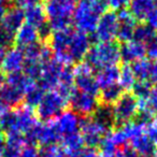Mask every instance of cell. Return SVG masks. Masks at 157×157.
<instances>
[{
	"mask_svg": "<svg viewBox=\"0 0 157 157\" xmlns=\"http://www.w3.org/2000/svg\"><path fill=\"white\" fill-rule=\"evenodd\" d=\"M48 48L54 59L63 66L81 63L92 48L90 36L68 28L54 31L48 38Z\"/></svg>",
	"mask_w": 157,
	"mask_h": 157,
	"instance_id": "1",
	"label": "cell"
},
{
	"mask_svg": "<svg viewBox=\"0 0 157 157\" xmlns=\"http://www.w3.org/2000/svg\"><path fill=\"white\" fill-rule=\"evenodd\" d=\"M103 0H80L76 2L72 23H74L76 30L86 35L94 33L100 16L105 12Z\"/></svg>",
	"mask_w": 157,
	"mask_h": 157,
	"instance_id": "2",
	"label": "cell"
},
{
	"mask_svg": "<svg viewBox=\"0 0 157 157\" xmlns=\"http://www.w3.org/2000/svg\"><path fill=\"white\" fill-rule=\"evenodd\" d=\"M78 0H48L44 7L48 24L53 31L65 30L72 24Z\"/></svg>",
	"mask_w": 157,
	"mask_h": 157,
	"instance_id": "3",
	"label": "cell"
},
{
	"mask_svg": "<svg viewBox=\"0 0 157 157\" xmlns=\"http://www.w3.org/2000/svg\"><path fill=\"white\" fill-rule=\"evenodd\" d=\"M85 63L94 69L116 66L121 60L120 46L115 42H98L90 48Z\"/></svg>",
	"mask_w": 157,
	"mask_h": 157,
	"instance_id": "4",
	"label": "cell"
},
{
	"mask_svg": "<svg viewBox=\"0 0 157 157\" xmlns=\"http://www.w3.org/2000/svg\"><path fill=\"white\" fill-rule=\"evenodd\" d=\"M67 105L68 99L57 90L45 92L41 102L37 107L36 115L43 123H51L65 111Z\"/></svg>",
	"mask_w": 157,
	"mask_h": 157,
	"instance_id": "5",
	"label": "cell"
},
{
	"mask_svg": "<svg viewBox=\"0 0 157 157\" xmlns=\"http://www.w3.org/2000/svg\"><path fill=\"white\" fill-rule=\"evenodd\" d=\"M139 110V102L132 94H123L112 107L116 126H123L132 122Z\"/></svg>",
	"mask_w": 157,
	"mask_h": 157,
	"instance_id": "6",
	"label": "cell"
},
{
	"mask_svg": "<svg viewBox=\"0 0 157 157\" xmlns=\"http://www.w3.org/2000/svg\"><path fill=\"white\" fill-rule=\"evenodd\" d=\"M26 145L46 146L56 144L59 141V137L55 130L52 123H37L29 131L24 135Z\"/></svg>",
	"mask_w": 157,
	"mask_h": 157,
	"instance_id": "7",
	"label": "cell"
},
{
	"mask_svg": "<svg viewBox=\"0 0 157 157\" xmlns=\"http://www.w3.org/2000/svg\"><path fill=\"white\" fill-rule=\"evenodd\" d=\"M74 76V88L80 92L87 93L97 96L99 93V87L97 85L96 78L93 75L94 70L86 63H78L75 67L72 68Z\"/></svg>",
	"mask_w": 157,
	"mask_h": 157,
	"instance_id": "8",
	"label": "cell"
},
{
	"mask_svg": "<svg viewBox=\"0 0 157 157\" xmlns=\"http://www.w3.org/2000/svg\"><path fill=\"white\" fill-rule=\"evenodd\" d=\"M80 132H81L84 145L86 147L95 148L97 146H100L102 140L110 131H108L105 127H102L92 117H82Z\"/></svg>",
	"mask_w": 157,
	"mask_h": 157,
	"instance_id": "9",
	"label": "cell"
},
{
	"mask_svg": "<svg viewBox=\"0 0 157 157\" xmlns=\"http://www.w3.org/2000/svg\"><path fill=\"white\" fill-rule=\"evenodd\" d=\"M68 103L71 105V111L76 113L78 116L87 117L95 113L97 108L99 107V100L97 96L90 95L87 93L80 92L74 88L73 93L69 97Z\"/></svg>",
	"mask_w": 157,
	"mask_h": 157,
	"instance_id": "10",
	"label": "cell"
},
{
	"mask_svg": "<svg viewBox=\"0 0 157 157\" xmlns=\"http://www.w3.org/2000/svg\"><path fill=\"white\" fill-rule=\"evenodd\" d=\"M118 16L115 11H105L100 16L94 31L95 39L98 42H113L117 36Z\"/></svg>",
	"mask_w": 157,
	"mask_h": 157,
	"instance_id": "11",
	"label": "cell"
},
{
	"mask_svg": "<svg viewBox=\"0 0 157 157\" xmlns=\"http://www.w3.org/2000/svg\"><path fill=\"white\" fill-rule=\"evenodd\" d=\"M63 68L65 66L54 58L50 59L42 65V73L36 83L44 90H55L59 83Z\"/></svg>",
	"mask_w": 157,
	"mask_h": 157,
	"instance_id": "12",
	"label": "cell"
},
{
	"mask_svg": "<svg viewBox=\"0 0 157 157\" xmlns=\"http://www.w3.org/2000/svg\"><path fill=\"white\" fill-rule=\"evenodd\" d=\"M81 118L73 111H63L58 117L51 122L58 135L59 141L67 136L80 132Z\"/></svg>",
	"mask_w": 157,
	"mask_h": 157,
	"instance_id": "13",
	"label": "cell"
},
{
	"mask_svg": "<svg viewBox=\"0 0 157 157\" xmlns=\"http://www.w3.org/2000/svg\"><path fill=\"white\" fill-rule=\"evenodd\" d=\"M25 65V56L24 52L21 48L13 46L10 50L6 51L5 57H3L2 65L0 70L8 75V74L16 73V72L23 71Z\"/></svg>",
	"mask_w": 157,
	"mask_h": 157,
	"instance_id": "14",
	"label": "cell"
},
{
	"mask_svg": "<svg viewBox=\"0 0 157 157\" xmlns=\"http://www.w3.org/2000/svg\"><path fill=\"white\" fill-rule=\"evenodd\" d=\"M132 71L137 81H144L152 84H157V63L154 60L142 59L137 63H133Z\"/></svg>",
	"mask_w": 157,
	"mask_h": 157,
	"instance_id": "15",
	"label": "cell"
},
{
	"mask_svg": "<svg viewBox=\"0 0 157 157\" xmlns=\"http://www.w3.org/2000/svg\"><path fill=\"white\" fill-rule=\"evenodd\" d=\"M118 29H117V38L121 42L126 43L132 40L133 33H135L137 21L131 16L127 9H123L118 11Z\"/></svg>",
	"mask_w": 157,
	"mask_h": 157,
	"instance_id": "16",
	"label": "cell"
},
{
	"mask_svg": "<svg viewBox=\"0 0 157 157\" xmlns=\"http://www.w3.org/2000/svg\"><path fill=\"white\" fill-rule=\"evenodd\" d=\"M120 54L121 59L124 63H126V65L137 63V61L144 59V57L146 56L145 45L131 40V41L124 43L122 48H120Z\"/></svg>",
	"mask_w": 157,
	"mask_h": 157,
	"instance_id": "17",
	"label": "cell"
},
{
	"mask_svg": "<svg viewBox=\"0 0 157 157\" xmlns=\"http://www.w3.org/2000/svg\"><path fill=\"white\" fill-rule=\"evenodd\" d=\"M15 112L18 132L22 135H25L38 123L37 115L33 112V109L27 105H20L15 109Z\"/></svg>",
	"mask_w": 157,
	"mask_h": 157,
	"instance_id": "18",
	"label": "cell"
},
{
	"mask_svg": "<svg viewBox=\"0 0 157 157\" xmlns=\"http://www.w3.org/2000/svg\"><path fill=\"white\" fill-rule=\"evenodd\" d=\"M39 42V33L36 27L24 23L15 33V45L25 48L31 44Z\"/></svg>",
	"mask_w": 157,
	"mask_h": 157,
	"instance_id": "19",
	"label": "cell"
},
{
	"mask_svg": "<svg viewBox=\"0 0 157 157\" xmlns=\"http://www.w3.org/2000/svg\"><path fill=\"white\" fill-rule=\"evenodd\" d=\"M129 13L136 21L144 22L155 7V0H130L129 1Z\"/></svg>",
	"mask_w": 157,
	"mask_h": 157,
	"instance_id": "20",
	"label": "cell"
},
{
	"mask_svg": "<svg viewBox=\"0 0 157 157\" xmlns=\"http://www.w3.org/2000/svg\"><path fill=\"white\" fill-rule=\"evenodd\" d=\"M24 99V94L14 86L10 85L6 82L0 87V101L5 103L9 109L17 108L22 105V101Z\"/></svg>",
	"mask_w": 157,
	"mask_h": 157,
	"instance_id": "21",
	"label": "cell"
},
{
	"mask_svg": "<svg viewBox=\"0 0 157 157\" xmlns=\"http://www.w3.org/2000/svg\"><path fill=\"white\" fill-rule=\"evenodd\" d=\"M130 146L139 157H155L157 146L148 139L145 132L131 139Z\"/></svg>",
	"mask_w": 157,
	"mask_h": 157,
	"instance_id": "22",
	"label": "cell"
},
{
	"mask_svg": "<svg viewBox=\"0 0 157 157\" xmlns=\"http://www.w3.org/2000/svg\"><path fill=\"white\" fill-rule=\"evenodd\" d=\"M24 15L25 23L36 27V28H39L42 25L48 23L45 10H44V7L41 3L26 7L24 10Z\"/></svg>",
	"mask_w": 157,
	"mask_h": 157,
	"instance_id": "23",
	"label": "cell"
},
{
	"mask_svg": "<svg viewBox=\"0 0 157 157\" xmlns=\"http://www.w3.org/2000/svg\"><path fill=\"white\" fill-rule=\"evenodd\" d=\"M0 23L3 26L7 27L8 29H10V30L16 33L18 28L25 23L24 9L16 7H10Z\"/></svg>",
	"mask_w": 157,
	"mask_h": 157,
	"instance_id": "24",
	"label": "cell"
},
{
	"mask_svg": "<svg viewBox=\"0 0 157 157\" xmlns=\"http://www.w3.org/2000/svg\"><path fill=\"white\" fill-rule=\"evenodd\" d=\"M95 78H96L99 90L108 87V86L117 84L118 78H120V68L117 66L102 68L98 71Z\"/></svg>",
	"mask_w": 157,
	"mask_h": 157,
	"instance_id": "25",
	"label": "cell"
},
{
	"mask_svg": "<svg viewBox=\"0 0 157 157\" xmlns=\"http://www.w3.org/2000/svg\"><path fill=\"white\" fill-rule=\"evenodd\" d=\"M92 118L99 123L102 127H105L108 131H112V128L115 126L111 105H99L95 113L92 115Z\"/></svg>",
	"mask_w": 157,
	"mask_h": 157,
	"instance_id": "26",
	"label": "cell"
},
{
	"mask_svg": "<svg viewBox=\"0 0 157 157\" xmlns=\"http://www.w3.org/2000/svg\"><path fill=\"white\" fill-rule=\"evenodd\" d=\"M6 82L10 85L16 87L17 90H20L23 94H25L36 83L31 78H29L26 74H24L23 71L6 75Z\"/></svg>",
	"mask_w": 157,
	"mask_h": 157,
	"instance_id": "27",
	"label": "cell"
},
{
	"mask_svg": "<svg viewBox=\"0 0 157 157\" xmlns=\"http://www.w3.org/2000/svg\"><path fill=\"white\" fill-rule=\"evenodd\" d=\"M123 94H124V90L121 87L120 84H114L100 90V100L102 105H114Z\"/></svg>",
	"mask_w": 157,
	"mask_h": 157,
	"instance_id": "28",
	"label": "cell"
},
{
	"mask_svg": "<svg viewBox=\"0 0 157 157\" xmlns=\"http://www.w3.org/2000/svg\"><path fill=\"white\" fill-rule=\"evenodd\" d=\"M44 94H45V90H42L37 83H35L24 94V99L23 100L25 101V105L31 108V109L37 108L38 105L41 102Z\"/></svg>",
	"mask_w": 157,
	"mask_h": 157,
	"instance_id": "29",
	"label": "cell"
},
{
	"mask_svg": "<svg viewBox=\"0 0 157 157\" xmlns=\"http://www.w3.org/2000/svg\"><path fill=\"white\" fill-rule=\"evenodd\" d=\"M60 141L63 143V148L66 151L67 155L70 154V153L76 152V151L84 147V142L83 139H82L81 132L67 136V137L63 138Z\"/></svg>",
	"mask_w": 157,
	"mask_h": 157,
	"instance_id": "30",
	"label": "cell"
},
{
	"mask_svg": "<svg viewBox=\"0 0 157 157\" xmlns=\"http://www.w3.org/2000/svg\"><path fill=\"white\" fill-rule=\"evenodd\" d=\"M137 82V78L132 71V68L130 65H125L122 69H120V78L118 84L124 90H129L132 88L135 83Z\"/></svg>",
	"mask_w": 157,
	"mask_h": 157,
	"instance_id": "31",
	"label": "cell"
},
{
	"mask_svg": "<svg viewBox=\"0 0 157 157\" xmlns=\"http://www.w3.org/2000/svg\"><path fill=\"white\" fill-rule=\"evenodd\" d=\"M155 33H156V30L153 29L148 24H140L136 26L132 40L145 45Z\"/></svg>",
	"mask_w": 157,
	"mask_h": 157,
	"instance_id": "32",
	"label": "cell"
},
{
	"mask_svg": "<svg viewBox=\"0 0 157 157\" xmlns=\"http://www.w3.org/2000/svg\"><path fill=\"white\" fill-rule=\"evenodd\" d=\"M131 90H132V95L137 98L138 102H145L150 96L152 85L147 82L137 81Z\"/></svg>",
	"mask_w": 157,
	"mask_h": 157,
	"instance_id": "33",
	"label": "cell"
},
{
	"mask_svg": "<svg viewBox=\"0 0 157 157\" xmlns=\"http://www.w3.org/2000/svg\"><path fill=\"white\" fill-rule=\"evenodd\" d=\"M14 45H15V33L8 29L0 23V48L8 51Z\"/></svg>",
	"mask_w": 157,
	"mask_h": 157,
	"instance_id": "34",
	"label": "cell"
},
{
	"mask_svg": "<svg viewBox=\"0 0 157 157\" xmlns=\"http://www.w3.org/2000/svg\"><path fill=\"white\" fill-rule=\"evenodd\" d=\"M23 72L33 81L37 82L42 73V63L40 61H27L25 60V65L23 68Z\"/></svg>",
	"mask_w": 157,
	"mask_h": 157,
	"instance_id": "35",
	"label": "cell"
},
{
	"mask_svg": "<svg viewBox=\"0 0 157 157\" xmlns=\"http://www.w3.org/2000/svg\"><path fill=\"white\" fill-rule=\"evenodd\" d=\"M38 151H39V157H68L63 146H59L57 144L41 146Z\"/></svg>",
	"mask_w": 157,
	"mask_h": 157,
	"instance_id": "36",
	"label": "cell"
},
{
	"mask_svg": "<svg viewBox=\"0 0 157 157\" xmlns=\"http://www.w3.org/2000/svg\"><path fill=\"white\" fill-rule=\"evenodd\" d=\"M146 55L152 60H157V33L153 36V38L145 44Z\"/></svg>",
	"mask_w": 157,
	"mask_h": 157,
	"instance_id": "37",
	"label": "cell"
},
{
	"mask_svg": "<svg viewBox=\"0 0 157 157\" xmlns=\"http://www.w3.org/2000/svg\"><path fill=\"white\" fill-rule=\"evenodd\" d=\"M145 105L152 111L153 114L157 115V84H155L151 90L150 96H148L147 100L145 101Z\"/></svg>",
	"mask_w": 157,
	"mask_h": 157,
	"instance_id": "38",
	"label": "cell"
},
{
	"mask_svg": "<svg viewBox=\"0 0 157 157\" xmlns=\"http://www.w3.org/2000/svg\"><path fill=\"white\" fill-rule=\"evenodd\" d=\"M130 0H103L105 7H109L112 9V11H121L123 9H126V7L129 5Z\"/></svg>",
	"mask_w": 157,
	"mask_h": 157,
	"instance_id": "39",
	"label": "cell"
},
{
	"mask_svg": "<svg viewBox=\"0 0 157 157\" xmlns=\"http://www.w3.org/2000/svg\"><path fill=\"white\" fill-rule=\"evenodd\" d=\"M145 135L157 146V121H152L145 127Z\"/></svg>",
	"mask_w": 157,
	"mask_h": 157,
	"instance_id": "40",
	"label": "cell"
},
{
	"mask_svg": "<svg viewBox=\"0 0 157 157\" xmlns=\"http://www.w3.org/2000/svg\"><path fill=\"white\" fill-rule=\"evenodd\" d=\"M114 157H139V156L132 150V147L130 145H125L118 148Z\"/></svg>",
	"mask_w": 157,
	"mask_h": 157,
	"instance_id": "41",
	"label": "cell"
},
{
	"mask_svg": "<svg viewBox=\"0 0 157 157\" xmlns=\"http://www.w3.org/2000/svg\"><path fill=\"white\" fill-rule=\"evenodd\" d=\"M18 157H39V151L33 145H25Z\"/></svg>",
	"mask_w": 157,
	"mask_h": 157,
	"instance_id": "42",
	"label": "cell"
},
{
	"mask_svg": "<svg viewBox=\"0 0 157 157\" xmlns=\"http://www.w3.org/2000/svg\"><path fill=\"white\" fill-rule=\"evenodd\" d=\"M147 24L152 27L153 29L156 30L157 29V3H155V7L153 9V11L151 12V14L147 17Z\"/></svg>",
	"mask_w": 157,
	"mask_h": 157,
	"instance_id": "43",
	"label": "cell"
},
{
	"mask_svg": "<svg viewBox=\"0 0 157 157\" xmlns=\"http://www.w3.org/2000/svg\"><path fill=\"white\" fill-rule=\"evenodd\" d=\"M11 7L10 6L9 0H0V22L2 20V17L5 16L6 12L8 11V9Z\"/></svg>",
	"mask_w": 157,
	"mask_h": 157,
	"instance_id": "44",
	"label": "cell"
},
{
	"mask_svg": "<svg viewBox=\"0 0 157 157\" xmlns=\"http://www.w3.org/2000/svg\"><path fill=\"white\" fill-rule=\"evenodd\" d=\"M6 83V74L0 70V87Z\"/></svg>",
	"mask_w": 157,
	"mask_h": 157,
	"instance_id": "45",
	"label": "cell"
},
{
	"mask_svg": "<svg viewBox=\"0 0 157 157\" xmlns=\"http://www.w3.org/2000/svg\"><path fill=\"white\" fill-rule=\"evenodd\" d=\"M6 54V51L2 50V48H0V68H1V65H2V60H3V57H5Z\"/></svg>",
	"mask_w": 157,
	"mask_h": 157,
	"instance_id": "46",
	"label": "cell"
},
{
	"mask_svg": "<svg viewBox=\"0 0 157 157\" xmlns=\"http://www.w3.org/2000/svg\"><path fill=\"white\" fill-rule=\"evenodd\" d=\"M93 157H108L107 156V155H105V154H102V153H95V154H94V156H93Z\"/></svg>",
	"mask_w": 157,
	"mask_h": 157,
	"instance_id": "47",
	"label": "cell"
},
{
	"mask_svg": "<svg viewBox=\"0 0 157 157\" xmlns=\"http://www.w3.org/2000/svg\"><path fill=\"white\" fill-rule=\"evenodd\" d=\"M1 135H2V129H1V125H0V138L2 137Z\"/></svg>",
	"mask_w": 157,
	"mask_h": 157,
	"instance_id": "48",
	"label": "cell"
},
{
	"mask_svg": "<svg viewBox=\"0 0 157 157\" xmlns=\"http://www.w3.org/2000/svg\"><path fill=\"white\" fill-rule=\"evenodd\" d=\"M155 157H157V148H156V153H155Z\"/></svg>",
	"mask_w": 157,
	"mask_h": 157,
	"instance_id": "49",
	"label": "cell"
}]
</instances>
